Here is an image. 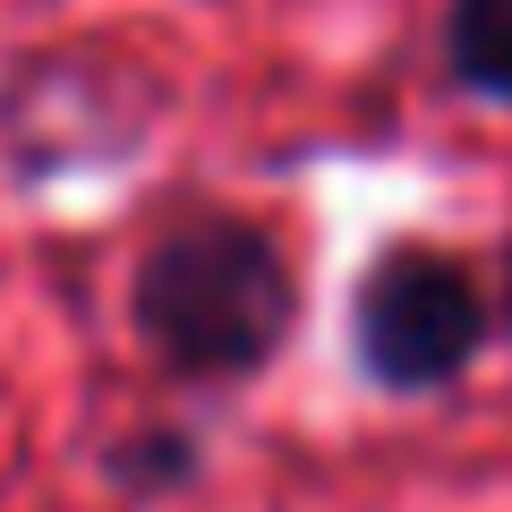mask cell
Instances as JSON below:
<instances>
[{
  "mask_svg": "<svg viewBox=\"0 0 512 512\" xmlns=\"http://www.w3.org/2000/svg\"><path fill=\"white\" fill-rule=\"evenodd\" d=\"M308 282L274 222L239 205H188L137 248L128 265V333L154 376L239 393L299 342Z\"/></svg>",
  "mask_w": 512,
  "mask_h": 512,
  "instance_id": "1",
  "label": "cell"
},
{
  "mask_svg": "<svg viewBox=\"0 0 512 512\" xmlns=\"http://www.w3.org/2000/svg\"><path fill=\"white\" fill-rule=\"evenodd\" d=\"M495 350V299L461 248L384 239L350 282V367L384 402H436Z\"/></svg>",
  "mask_w": 512,
  "mask_h": 512,
  "instance_id": "2",
  "label": "cell"
},
{
  "mask_svg": "<svg viewBox=\"0 0 512 512\" xmlns=\"http://www.w3.org/2000/svg\"><path fill=\"white\" fill-rule=\"evenodd\" d=\"M163 86L128 52H103V43H43V52L9 60V86H0V146H9V171L26 188L60 180V171H103L128 163L137 137L111 120H163Z\"/></svg>",
  "mask_w": 512,
  "mask_h": 512,
  "instance_id": "3",
  "label": "cell"
},
{
  "mask_svg": "<svg viewBox=\"0 0 512 512\" xmlns=\"http://www.w3.org/2000/svg\"><path fill=\"white\" fill-rule=\"evenodd\" d=\"M94 470H103V487L120 504L146 512V504H171V495H188L205 478V436L188 419H137L94 453Z\"/></svg>",
  "mask_w": 512,
  "mask_h": 512,
  "instance_id": "4",
  "label": "cell"
},
{
  "mask_svg": "<svg viewBox=\"0 0 512 512\" xmlns=\"http://www.w3.org/2000/svg\"><path fill=\"white\" fill-rule=\"evenodd\" d=\"M436 52H444V77L461 94L512 111V0H444Z\"/></svg>",
  "mask_w": 512,
  "mask_h": 512,
  "instance_id": "5",
  "label": "cell"
},
{
  "mask_svg": "<svg viewBox=\"0 0 512 512\" xmlns=\"http://www.w3.org/2000/svg\"><path fill=\"white\" fill-rule=\"evenodd\" d=\"M487 299H495V342H512V239L495 248V274H487Z\"/></svg>",
  "mask_w": 512,
  "mask_h": 512,
  "instance_id": "6",
  "label": "cell"
}]
</instances>
